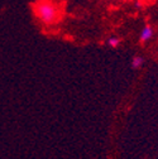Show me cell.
I'll use <instances>...</instances> for the list:
<instances>
[{"label":"cell","instance_id":"cell-4","mask_svg":"<svg viewBox=\"0 0 158 159\" xmlns=\"http://www.w3.org/2000/svg\"><path fill=\"white\" fill-rule=\"evenodd\" d=\"M108 44H109L111 48H116L120 44V41H119V38H116V37H111V38H109Z\"/></svg>","mask_w":158,"mask_h":159},{"label":"cell","instance_id":"cell-2","mask_svg":"<svg viewBox=\"0 0 158 159\" xmlns=\"http://www.w3.org/2000/svg\"><path fill=\"white\" fill-rule=\"evenodd\" d=\"M152 35H153V29L149 25H146L141 32V41L142 42H147L152 38Z\"/></svg>","mask_w":158,"mask_h":159},{"label":"cell","instance_id":"cell-1","mask_svg":"<svg viewBox=\"0 0 158 159\" xmlns=\"http://www.w3.org/2000/svg\"><path fill=\"white\" fill-rule=\"evenodd\" d=\"M35 14L44 24H52L57 19V10L49 3H42L35 8Z\"/></svg>","mask_w":158,"mask_h":159},{"label":"cell","instance_id":"cell-3","mask_svg":"<svg viewBox=\"0 0 158 159\" xmlns=\"http://www.w3.org/2000/svg\"><path fill=\"white\" fill-rule=\"evenodd\" d=\"M143 65V58L142 57H134L133 58V61H132V66L134 67V68H139L141 66Z\"/></svg>","mask_w":158,"mask_h":159}]
</instances>
